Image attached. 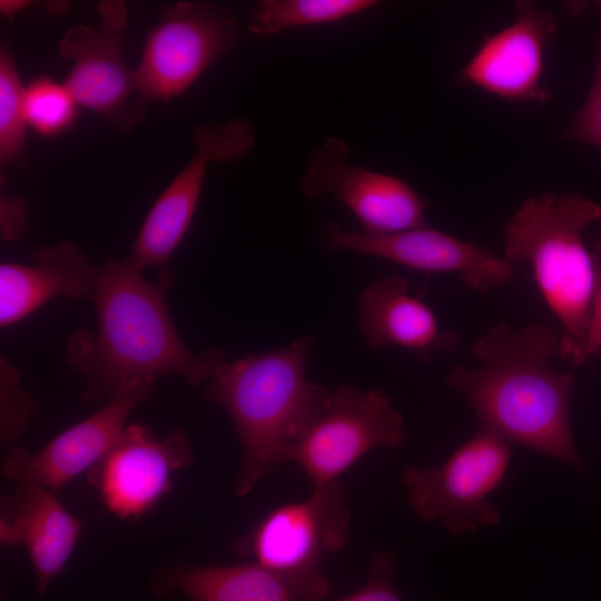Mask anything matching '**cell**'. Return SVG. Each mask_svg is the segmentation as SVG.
I'll list each match as a JSON object with an SVG mask.
<instances>
[{"label": "cell", "instance_id": "9a60e30c", "mask_svg": "<svg viewBox=\"0 0 601 601\" xmlns=\"http://www.w3.org/2000/svg\"><path fill=\"white\" fill-rule=\"evenodd\" d=\"M516 19L487 37L461 70L464 81L506 101H549L543 88L544 51L556 30L549 10L518 1Z\"/></svg>", "mask_w": 601, "mask_h": 601}, {"label": "cell", "instance_id": "ffe728a7", "mask_svg": "<svg viewBox=\"0 0 601 601\" xmlns=\"http://www.w3.org/2000/svg\"><path fill=\"white\" fill-rule=\"evenodd\" d=\"M377 4L375 0H262L252 9L248 30L274 36L289 28L335 23Z\"/></svg>", "mask_w": 601, "mask_h": 601}, {"label": "cell", "instance_id": "603a6c76", "mask_svg": "<svg viewBox=\"0 0 601 601\" xmlns=\"http://www.w3.org/2000/svg\"><path fill=\"white\" fill-rule=\"evenodd\" d=\"M20 375L3 354L0 355L1 444L17 440L36 408L30 395L19 387Z\"/></svg>", "mask_w": 601, "mask_h": 601}, {"label": "cell", "instance_id": "277c9868", "mask_svg": "<svg viewBox=\"0 0 601 601\" xmlns=\"http://www.w3.org/2000/svg\"><path fill=\"white\" fill-rule=\"evenodd\" d=\"M601 220V205L579 194L525 199L503 230L504 259L529 264L550 311L563 327L559 354L582 364L591 317L593 262L583 230Z\"/></svg>", "mask_w": 601, "mask_h": 601}, {"label": "cell", "instance_id": "4316f807", "mask_svg": "<svg viewBox=\"0 0 601 601\" xmlns=\"http://www.w3.org/2000/svg\"><path fill=\"white\" fill-rule=\"evenodd\" d=\"M0 209L2 239L19 238L27 225L24 201L19 198L2 199Z\"/></svg>", "mask_w": 601, "mask_h": 601}, {"label": "cell", "instance_id": "e0dca14e", "mask_svg": "<svg viewBox=\"0 0 601 601\" xmlns=\"http://www.w3.org/2000/svg\"><path fill=\"white\" fill-rule=\"evenodd\" d=\"M358 313L361 333L373 348L401 347L430 363L461 343L456 332L441 328L433 311L410 295V283L401 275L370 283L359 295Z\"/></svg>", "mask_w": 601, "mask_h": 601}, {"label": "cell", "instance_id": "d4e9b609", "mask_svg": "<svg viewBox=\"0 0 601 601\" xmlns=\"http://www.w3.org/2000/svg\"><path fill=\"white\" fill-rule=\"evenodd\" d=\"M395 561L391 552L374 553L366 583L357 591L327 601H401L394 588Z\"/></svg>", "mask_w": 601, "mask_h": 601}, {"label": "cell", "instance_id": "52a82bcc", "mask_svg": "<svg viewBox=\"0 0 601 601\" xmlns=\"http://www.w3.org/2000/svg\"><path fill=\"white\" fill-rule=\"evenodd\" d=\"M237 35L236 17L215 3L179 1L166 7L135 70L140 102L183 95L235 45Z\"/></svg>", "mask_w": 601, "mask_h": 601}, {"label": "cell", "instance_id": "ac0fdd59", "mask_svg": "<svg viewBox=\"0 0 601 601\" xmlns=\"http://www.w3.org/2000/svg\"><path fill=\"white\" fill-rule=\"evenodd\" d=\"M165 597L179 591L191 601H325L329 582L323 573L288 575L256 562L228 566H173L154 579Z\"/></svg>", "mask_w": 601, "mask_h": 601}, {"label": "cell", "instance_id": "30bf717a", "mask_svg": "<svg viewBox=\"0 0 601 601\" xmlns=\"http://www.w3.org/2000/svg\"><path fill=\"white\" fill-rule=\"evenodd\" d=\"M195 152L155 200L128 257L140 269L161 267L179 246L194 218L211 162L234 161L254 146L255 131L242 117L205 124L193 130Z\"/></svg>", "mask_w": 601, "mask_h": 601}, {"label": "cell", "instance_id": "6da1fadb", "mask_svg": "<svg viewBox=\"0 0 601 601\" xmlns=\"http://www.w3.org/2000/svg\"><path fill=\"white\" fill-rule=\"evenodd\" d=\"M141 272L128 256L107 257L92 297L98 332L80 328L67 339V364L81 375L87 400L111 396L128 383L164 374L196 386L225 362L219 349L194 354L180 338L166 300L174 280L170 272H161L158 284Z\"/></svg>", "mask_w": 601, "mask_h": 601}, {"label": "cell", "instance_id": "cb8c5ba5", "mask_svg": "<svg viewBox=\"0 0 601 601\" xmlns=\"http://www.w3.org/2000/svg\"><path fill=\"white\" fill-rule=\"evenodd\" d=\"M561 137L601 148V24L595 38V65L590 89Z\"/></svg>", "mask_w": 601, "mask_h": 601}, {"label": "cell", "instance_id": "5b68a950", "mask_svg": "<svg viewBox=\"0 0 601 601\" xmlns=\"http://www.w3.org/2000/svg\"><path fill=\"white\" fill-rule=\"evenodd\" d=\"M511 443L480 425L444 463L406 467L403 483L415 513L427 523L441 521L453 535L497 524L500 511L487 495L504 480Z\"/></svg>", "mask_w": 601, "mask_h": 601}, {"label": "cell", "instance_id": "8992f818", "mask_svg": "<svg viewBox=\"0 0 601 601\" xmlns=\"http://www.w3.org/2000/svg\"><path fill=\"white\" fill-rule=\"evenodd\" d=\"M405 421L380 388L341 386L326 408L294 442L285 462L298 464L314 486L338 480L339 474L376 447H397L405 440Z\"/></svg>", "mask_w": 601, "mask_h": 601}, {"label": "cell", "instance_id": "3957f363", "mask_svg": "<svg viewBox=\"0 0 601 601\" xmlns=\"http://www.w3.org/2000/svg\"><path fill=\"white\" fill-rule=\"evenodd\" d=\"M314 338L224 362L205 395L230 417L242 446L236 494L247 495L326 408L331 393L306 378Z\"/></svg>", "mask_w": 601, "mask_h": 601}, {"label": "cell", "instance_id": "83f0119b", "mask_svg": "<svg viewBox=\"0 0 601 601\" xmlns=\"http://www.w3.org/2000/svg\"><path fill=\"white\" fill-rule=\"evenodd\" d=\"M30 2L23 0H1L0 12L6 17H13L23 10Z\"/></svg>", "mask_w": 601, "mask_h": 601}, {"label": "cell", "instance_id": "ba28073f", "mask_svg": "<svg viewBox=\"0 0 601 601\" xmlns=\"http://www.w3.org/2000/svg\"><path fill=\"white\" fill-rule=\"evenodd\" d=\"M351 514L338 480L314 486L299 502L272 509L254 529L235 543L243 556L279 573H322L323 558L346 542Z\"/></svg>", "mask_w": 601, "mask_h": 601}, {"label": "cell", "instance_id": "484cf974", "mask_svg": "<svg viewBox=\"0 0 601 601\" xmlns=\"http://www.w3.org/2000/svg\"><path fill=\"white\" fill-rule=\"evenodd\" d=\"M593 262V293L588 338L582 354V363L601 351V234L591 252Z\"/></svg>", "mask_w": 601, "mask_h": 601}, {"label": "cell", "instance_id": "44dd1931", "mask_svg": "<svg viewBox=\"0 0 601 601\" xmlns=\"http://www.w3.org/2000/svg\"><path fill=\"white\" fill-rule=\"evenodd\" d=\"M24 89L11 51L0 50V160L21 162L24 158L27 119Z\"/></svg>", "mask_w": 601, "mask_h": 601}, {"label": "cell", "instance_id": "7402d4cb", "mask_svg": "<svg viewBox=\"0 0 601 601\" xmlns=\"http://www.w3.org/2000/svg\"><path fill=\"white\" fill-rule=\"evenodd\" d=\"M78 104L62 82L50 76L36 77L24 89L28 127L45 137L67 131L77 120Z\"/></svg>", "mask_w": 601, "mask_h": 601}, {"label": "cell", "instance_id": "4fadbf2b", "mask_svg": "<svg viewBox=\"0 0 601 601\" xmlns=\"http://www.w3.org/2000/svg\"><path fill=\"white\" fill-rule=\"evenodd\" d=\"M156 377L134 381L117 390L98 411L50 440L37 452L12 447L2 457L3 474L57 490L88 472L116 444L132 410L149 398Z\"/></svg>", "mask_w": 601, "mask_h": 601}, {"label": "cell", "instance_id": "5bb4252c", "mask_svg": "<svg viewBox=\"0 0 601 601\" xmlns=\"http://www.w3.org/2000/svg\"><path fill=\"white\" fill-rule=\"evenodd\" d=\"M325 244L332 250L374 256L426 273H457L472 290L483 293L508 284L514 266L490 249L427 226L374 235L329 223Z\"/></svg>", "mask_w": 601, "mask_h": 601}, {"label": "cell", "instance_id": "d6986e66", "mask_svg": "<svg viewBox=\"0 0 601 601\" xmlns=\"http://www.w3.org/2000/svg\"><path fill=\"white\" fill-rule=\"evenodd\" d=\"M32 264H0V327L24 319L56 296L73 299L93 297L100 266L71 242L40 246Z\"/></svg>", "mask_w": 601, "mask_h": 601}, {"label": "cell", "instance_id": "7c38bea8", "mask_svg": "<svg viewBox=\"0 0 601 601\" xmlns=\"http://www.w3.org/2000/svg\"><path fill=\"white\" fill-rule=\"evenodd\" d=\"M191 463L193 452L181 428L159 440L149 426L130 424L87 477L111 513L137 519L171 489L174 473Z\"/></svg>", "mask_w": 601, "mask_h": 601}, {"label": "cell", "instance_id": "7a4b0ae2", "mask_svg": "<svg viewBox=\"0 0 601 601\" xmlns=\"http://www.w3.org/2000/svg\"><path fill=\"white\" fill-rule=\"evenodd\" d=\"M559 347L546 326L513 331L502 322L472 346L479 365H455L445 383L469 401L481 425L581 469L569 414L574 377L550 365Z\"/></svg>", "mask_w": 601, "mask_h": 601}, {"label": "cell", "instance_id": "8fae6325", "mask_svg": "<svg viewBox=\"0 0 601 601\" xmlns=\"http://www.w3.org/2000/svg\"><path fill=\"white\" fill-rule=\"evenodd\" d=\"M99 28L77 23L59 41L60 56L72 61L63 83L79 106L129 128L141 111L129 102L139 107L142 104L135 71L122 57L126 7L120 1H106L99 6Z\"/></svg>", "mask_w": 601, "mask_h": 601}, {"label": "cell", "instance_id": "2e32d148", "mask_svg": "<svg viewBox=\"0 0 601 601\" xmlns=\"http://www.w3.org/2000/svg\"><path fill=\"white\" fill-rule=\"evenodd\" d=\"M81 529V521L61 504L51 489L41 484L17 482L16 489L1 497L0 541L24 548L40 594L47 592L63 570Z\"/></svg>", "mask_w": 601, "mask_h": 601}, {"label": "cell", "instance_id": "9c48e42d", "mask_svg": "<svg viewBox=\"0 0 601 601\" xmlns=\"http://www.w3.org/2000/svg\"><path fill=\"white\" fill-rule=\"evenodd\" d=\"M299 188L311 199L332 196L341 201L355 216L361 231L367 234L427 226L425 201L412 186L395 176L351 162L347 144L335 136L311 151Z\"/></svg>", "mask_w": 601, "mask_h": 601}]
</instances>
